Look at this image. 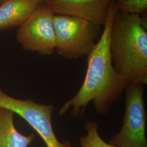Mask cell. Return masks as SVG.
Segmentation results:
<instances>
[{
	"label": "cell",
	"mask_w": 147,
	"mask_h": 147,
	"mask_svg": "<svg viewBox=\"0 0 147 147\" xmlns=\"http://www.w3.org/2000/svg\"><path fill=\"white\" fill-rule=\"evenodd\" d=\"M117 9L115 1L111 4L101 36L87 56L84 81L76 94L60 108L59 116L70 111L74 118L84 116L92 102L96 111L106 115L125 90L126 84L113 65L111 55V29Z\"/></svg>",
	"instance_id": "6da1fadb"
},
{
	"label": "cell",
	"mask_w": 147,
	"mask_h": 147,
	"mask_svg": "<svg viewBox=\"0 0 147 147\" xmlns=\"http://www.w3.org/2000/svg\"><path fill=\"white\" fill-rule=\"evenodd\" d=\"M147 18L117 11L111 32L114 68L127 84H147Z\"/></svg>",
	"instance_id": "7a4b0ae2"
},
{
	"label": "cell",
	"mask_w": 147,
	"mask_h": 147,
	"mask_svg": "<svg viewBox=\"0 0 147 147\" xmlns=\"http://www.w3.org/2000/svg\"><path fill=\"white\" fill-rule=\"evenodd\" d=\"M53 26L55 51L59 56L70 60L87 56L100 33V26L71 16L55 15Z\"/></svg>",
	"instance_id": "3957f363"
},
{
	"label": "cell",
	"mask_w": 147,
	"mask_h": 147,
	"mask_svg": "<svg viewBox=\"0 0 147 147\" xmlns=\"http://www.w3.org/2000/svg\"><path fill=\"white\" fill-rule=\"evenodd\" d=\"M124 90L126 99L123 125L109 143L118 147H147L144 85L127 84Z\"/></svg>",
	"instance_id": "277c9868"
},
{
	"label": "cell",
	"mask_w": 147,
	"mask_h": 147,
	"mask_svg": "<svg viewBox=\"0 0 147 147\" xmlns=\"http://www.w3.org/2000/svg\"><path fill=\"white\" fill-rule=\"evenodd\" d=\"M55 14L43 2L18 29L16 40L22 49L44 55L56 50L53 26Z\"/></svg>",
	"instance_id": "5b68a950"
},
{
	"label": "cell",
	"mask_w": 147,
	"mask_h": 147,
	"mask_svg": "<svg viewBox=\"0 0 147 147\" xmlns=\"http://www.w3.org/2000/svg\"><path fill=\"white\" fill-rule=\"evenodd\" d=\"M0 107L10 110L26 121L42 137L47 147H72L70 141L61 142L55 134L51 121L53 105L18 99L0 90Z\"/></svg>",
	"instance_id": "8992f818"
},
{
	"label": "cell",
	"mask_w": 147,
	"mask_h": 147,
	"mask_svg": "<svg viewBox=\"0 0 147 147\" xmlns=\"http://www.w3.org/2000/svg\"><path fill=\"white\" fill-rule=\"evenodd\" d=\"M115 0H44L55 15L83 19L100 26L105 23L111 3Z\"/></svg>",
	"instance_id": "52a82bcc"
},
{
	"label": "cell",
	"mask_w": 147,
	"mask_h": 147,
	"mask_svg": "<svg viewBox=\"0 0 147 147\" xmlns=\"http://www.w3.org/2000/svg\"><path fill=\"white\" fill-rule=\"evenodd\" d=\"M42 2L40 0H4L0 5V31L20 26Z\"/></svg>",
	"instance_id": "ba28073f"
},
{
	"label": "cell",
	"mask_w": 147,
	"mask_h": 147,
	"mask_svg": "<svg viewBox=\"0 0 147 147\" xmlns=\"http://www.w3.org/2000/svg\"><path fill=\"white\" fill-rule=\"evenodd\" d=\"M14 114L10 110L0 107V147H28L34 135L25 136L16 130Z\"/></svg>",
	"instance_id": "9c48e42d"
},
{
	"label": "cell",
	"mask_w": 147,
	"mask_h": 147,
	"mask_svg": "<svg viewBox=\"0 0 147 147\" xmlns=\"http://www.w3.org/2000/svg\"><path fill=\"white\" fill-rule=\"evenodd\" d=\"M99 124L94 121H87L84 129L86 135L80 138L81 147H118L105 142L99 134Z\"/></svg>",
	"instance_id": "30bf717a"
},
{
	"label": "cell",
	"mask_w": 147,
	"mask_h": 147,
	"mask_svg": "<svg viewBox=\"0 0 147 147\" xmlns=\"http://www.w3.org/2000/svg\"><path fill=\"white\" fill-rule=\"evenodd\" d=\"M117 11L141 15L147 12V0H115Z\"/></svg>",
	"instance_id": "8fae6325"
},
{
	"label": "cell",
	"mask_w": 147,
	"mask_h": 147,
	"mask_svg": "<svg viewBox=\"0 0 147 147\" xmlns=\"http://www.w3.org/2000/svg\"><path fill=\"white\" fill-rule=\"evenodd\" d=\"M3 1H4V0H0V5L3 2Z\"/></svg>",
	"instance_id": "7c38bea8"
},
{
	"label": "cell",
	"mask_w": 147,
	"mask_h": 147,
	"mask_svg": "<svg viewBox=\"0 0 147 147\" xmlns=\"http://www.w3.org/2000/svg\"><path fill=\"white\" fill-rule=\"evenodd\" d=\"M40 1H44V0H40Z\"/></svg>",
	"instance_id": "4fadbf2b"
}]
</instances>
